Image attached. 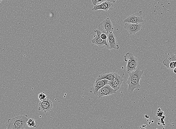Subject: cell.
<instances>
[{"mask_svg": "<svg viewBox=\"0 0 176 129\" xmlns=\"http://www.w3.org/2000/svg\"><path fill=\"white\" fill-rule=\"evenodd\" d=\"M143 73L144 71L136 69L135 71L128 74L129 77L127 79V83L128 86V91L129 92L132 93L135 90L141 89L139 82Z\"/></svg>", "mask_w": 176, "mask_h": 129, "instance_id": "obj_1", "label": "cell"}, {"mask_svg": "<svg viewBox=\"0 0 176 129\" xmlns=\"http://www.w3.org/2000/svg\"><path fill=\"white\" fill-rule=\"evenodd\" d=\"M28 115H20L8 119L6 125L7 128L11 129H24L27 125Z\"/></svg>", "mask_w": 176, "mask_h": 129, "instance_id": "obj_2", "label": "cell"}, {"mask_svg": "<svg viewBox=\"0 0 176 129\" xmlns=\"http://www.w3.org/2000/svg\"><path fill=\"white\" fill-rule=\"evenodd\" d=\"M124 61L127 62L126 72L128 74L135 71L138 64V59L130 52H128L124 56Z\"/></svg>", "mask_w": 176, "mask_h": 129, "instance_id": "obj_3", "label": "cell"}, {"mask_svg": "<svg viewBox=\"0 0 176 129\" xmlns=\"http://www.w3.org/2000/svg\"><path fill=\"white\" fill-rule=\"evenodd\" d=\"M98 29L102 33L106 34L107 35L112 33L114 28L110 18L108 17L101 23L99 25Z\"/></svg>", "mask_w": 176, "mask_h": 129, "instance_id": "obj_4", "label": "cell"}, {"mask_svg": "<svg viewBox=\"0 0 176 129\" xmlns=\"http://www.w3.org/2000/svg\"><path fill=\"white\" fill-rule=\"evenodd\" d=\"M143 11L138 12L131 15L124 20V23L133 24H141L144 22L142 16Z\"/></svg>", "mask_w": 176, "mask_h": 129, "instance_id": "obj_5", "label": "cell"}, {"mask_svg": "<svg viewBox=\"0 0 176 129\" xmlns=\"http://www.w3.org/2000/svg\"><path fill=\"white\" fill-rule=\"evenodd\" d=\"M95 32L96 34L94 36V38L91 41L92 43L98 46L100 48H104L108 46L107 40H104L101 38L102 32L98 30H96Z\"/></svg>", "mask_w": 176, "mask_h": 129, "instance_id": "obj_6", "label": "cell"}, {"mask_svg": "<svg viewBox=\"0 0 176 129\" xmlns=\"http://www.w3.org/2000/svg\"><path fill=\"white\" fill-rule=\"evenodd\" d=\"M141 24H133L124 23V28L131 35H135L142 30Z\"/></svg>", "mask_w": 176, "mask_h": 129, "instance_id": "obj_7", "label": "cell"}, {"mask_svg": "<svg viewBox=\"0 0 176 129\" xmlns=\"http://www.w3.org/2000/svg\"><path fill=\"white\" fill-rule=\"evenodd\" d=\"M53 107L52 101L49 98L46 99L39 103L38 110L44 112L45 113L49 112L52 111Z\"/></svg>", "mask_w": 176, "mask_h": 129, "instance_id": "obj_8", "label": "cell"}, {"mask_svg": "<svg viewBox=\"0 0 176 129\" xmlns=\"http://www.w3.org/2000/svg\"><path fill=\"white\" fill-rule=\"evenodd\" d=\"M116 92L117 91L113 89L108 84H107L99 90L96 96L98 97L99 98H102L104 96L115 94Z\"/></svg>", "mask_w": 176, "mask_h": 129, "instance_id": "obj_9", "label": "cell"}, {"mask_svg": "<svg viewBox=\"0 0 176 129\" xmlns=\"http://www.w3.org/2000/svg\"><path fill=\"white\" fill-rule=\"evenodd\" d=\"M123 81V79L119 75L116 74L115 77L113 80L108 81V84L116 91H117L120 89Z\"/></svg>", "mask_w": 176, "mask_h": 129, "instance_id": "obj_10", "label": "cell"}, {"mask_svg": "<svg viewBox=\"0 0 176 129\" xmlns=\"http://www.w3.org/2000/svg\"><path fill=\"white\" fill-rule=\"evenodd\" d=\"M114 3L108 1H105L103 3H100V4L94 6L92 10L93 11H98V10H102L107 12L109 10L111 9L113 7Z\"/></svg>", "mask_w": 176, "mask_h": 129, "instance_id": "obj_11", "label": "cell"}, {"mask_svg": "<svg viewBox=\"0 0 176 129\" xmlns=\"http://www.w3.org/2000/svg\"><path fill=\"white\" fill-rule=\"evenodd\" d=\"M107 40L108 42V46L107 47L109 50L112 49L119 50V46L117 43L115 35L113 32L108 35Z\"/></svg>", "mask_w": 176, "mask_h": 129, "instance_id": "obj_12", "label": "cell"}, {"mask_svg": "<svg viewBox=\"0 0 176 129\" xmlns=\"http://www.w3.org/2000/svg\"><path fill=\"white\" fill-rule=\"evenodd\" d=\"M108 81L107 79H102V80L95 81L93 87L92 89V90L95 95L98 92L99 90L103 87L104 86L108 84Z\"/></svg>", "mask_w": 176, "mask_h": 129, "instance_id": "obj_13", "label": "cell"}, {"mask_svg": "<svg viewBox=\"0 0 176 129\" xmlns=\"http://www.w3.org/2000/svg\"><path fill=\"white\" fill-rule=\"evenodd\" d=\"M116 73L112 72H106L99 75L95 81H97L102 79H107L109 81H112L114 79Z\"/></svg>", "mask_w": 176, "mask_h": 129, "instance_id": "obj_14", "label": "cell"}, {"mask_svg": "<svg viewBox=\"0 0 176 129\" xmlns=\"http://www.w3.org/2000/svg\"><path fill=\"white\" fill-rule=\"evenodd\" d=\"M163 64L167 69H174L176 68V61H170L168 58H166Z\"/></svg>", "mask_w": 176, "mask_h": 129, "instance_id": "obj_15", "label": "cell"}, {"mask_svg": "<svg viewBox=\"0 0 176 129\" xmlns=\"http://www.w3.org/2000/svg\"><path fill=\"white\" fill-rule=\"evenodd\" d=\"M27 125L31 128H37L35 120L34 119L30 118L27 121Z\"/></svg>", "mask_w": 176, "mask_h": 129, "instance_id": "obj_16", "label": "cell"}, {"mask_svg": "<svg viewBox=\"0 0 176 129\" xmlns=\"http://www.w3.org/2000/svg\"><path fill=\"white\" fill-rule=\"evenodd\" d=\"M107 1H108V0H92V4H93L94 6H95L97 5L100 4V3H101Z\"/></svg>", "mask_w": 176, "mask_h": 129, "instance_id": "obj_17", "label": "cell"}, {"mask_svg": "<svg viewBox=\"0 0 176 129\" xmlns=\"http://www.w3.org/2000/svg\"><path fill=\"white\" fill-rule=\"evenodd\" d=\"M47 96L44 94V93H40L38 95V98L40 100V101H44V100L47 98Z\"/></svg>", "mask_w": 176, "mask_h": 129, "instance_id": "obj_18", "label": "cell"}, {"mask_svg": "<svg viewBox=\"0 0 176 129\" xmlns=\"http://www.w3.org/2000/svg\"><path fill=\"white\" fill-rule=\"evenodd\" d=\"M168 59L170 61H176V52L169 57Z\"/></svg>", "mask_w": 176, "mask_h": 129, "instance_id": "obj_19", "label": "cell"}, {"mask_svg": "<svg viewBox=\"0 0 176 129\" xmlns=\"http://www.w3.org/2000/svg\"><path fill=\"white\" fill-rule=\"evenodd\" d=\"M101 38L104 40H107L108 39V35L105 33H102L100 35Z\"/></svg>", "mask_w": 176, "mask_h": 129, "instance_id": "obj_20", "label": "cell"}, {"mask_svg": "<svg viewBox=\"0 0 176 129\" xmlns=\"http://www.w3.org/2000/svg\"><path fill=\"white\" fill-rule=\"evenodd\" d=\"M108 1L109 2H111L115 3L117 1V0H108Z\"/></svg>", "mask_w": 176, "mask_h": 129, "instance_id": "obj_21", "label": "cell"}, {"mask_svg": "<svg viewBox=\"0 0 176 129\" xmlns=\"http://www.w3.org/2000/svg\"><path fill=\"white\" fill-rule=\"evenodd\" d=\"M173 72L174 73L176 74V68L173 69Z\"/></svg>", "mask_w": 176, "mask_h": 129, "instance_id": "obj_22", "label": "cell"}, {"mask_svg": "<svg viewBox=\"0 0 176 129\" xmlns=\"http://www.w3.org/2000/svg\"><path fill=\"white\" fill-rule=\"evenodd\" d=\"M2 0H0V3H1V2H2Z\"/></svg>", "mask_w": 176, "mask_h": 129, "instance_id": "obj_23", "label": "cell"}, {"mask_svg": "<svg viewBox=\"0 0 176 129\" xmlns=\"http://www.w3.org/2000/svg\"><path fill=\"white\" fill-rule=\"evenodd\" d=\"M6 129H11V128H7Z\"/></svg>", "mask_w": 176, "mask_h": 129, "instance_id": "obj_24", "label": "cell"}, {"mask_svg": "<svg viewBox=\"0 0 176 129\" xmlns=\"http://www.w3.org/2000/svg\"></svg>", "mask_w": 176, "mask_h": 129, "instance_id": "obj_25", "label": "cell"}]
</instances>
